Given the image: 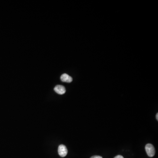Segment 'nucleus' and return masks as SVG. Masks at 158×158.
<instances>
[{"instance_id": "1", "label": "nucleus", "mask_w": 158, "mask_h": 158, "mask_svg": "<svg viewBox=\"0 0 158 158\" xmlns=\"http://www.w3.org/2000/svg\"><path fill=\"white\" fill-rule=\"evenodd\" d=\"M145 151L147 155L150 157H152L155 156L156 153L155 148L151 144H148L145 147Z\"/></svg>"}, {"instance_id": "2", "label": "nucleus", "mask_w": 158, "mask_h": 158, "mask_svg": "<svg viewBox=\"0 0 158 158\" xmlns=\"http://www.w3.org/2000/svg\"><path fill=\"white\" fill-rule=\"evenodd\" d=\"M58 153L62 157H66L68 153V150L66 146L63 145H60L58 148Z\"/></svg>"}, {"instance_id": "3", "label": "nucleus", "mask_w": 158, "mask_h": 158, "mask_svg": "<svg viewBox=\"0 0 158 158\" xmlns=\"http://www.w3.org/2000/svg\"><path fill=\"white\" fill-rule=\"evenodd\" d=\"M55 92L59 94H63L66 92V88L62 85H58L55 86L54 88Z\"/></svg>"}, {"instance_id": "4", "label": "nucleus", "mask_w": 158, "mask_h": 158, "mask_svg": "<svg viewBox=\"0 0 158 158\" xmlns=\"http://www.w3.org/2000/svg\"><path fill=\"white\" fill-rule=\"evenodd\" d=\"M60 79L63 82L71 83L72 81V78L66 73L62 74L61 76Z\"/></svg>"}, {"instance_id": "5", "label": "nucleus", "mask_w": 158, "mask_h": 158, "mask_svg": "<svg viewBox=\"0 0 158 158\" xmlns=\"http://www.w3.org/2000/svg\"><path fill=\"white\" fill-rule=\"evenodd\" d=\"M91 158H102V157H101V156H94L91 157Z\"/></svg>"}, {"instance_id": "6", "label": "nucleus", "mask_w": 158, "mask_h": 158, "mask_svg": "<svg viewBox=\"0 0 158 158\" xmlns=\"http://www.w3.org/2000/svg\"><path fill=\"white\" fill-rule=\"evenodd\" d=\"M114 158H124L122 156H120V155H118V156H116Z\"/></svg>"}, {"instance_id": "7", "label": "nucleus", "mask_w": 158, "mask_h": 158, "mask_svg": "<svg viewBox=\"0 0 158 158\" xmlns=\"http://www.w3.org/2000/svg\"><path fill=\"white\" fill-rule=\"evenodd\" d=\"M156 118H157V120H158V113H157V115H156Z\"/></svg>"}]
</instances>
